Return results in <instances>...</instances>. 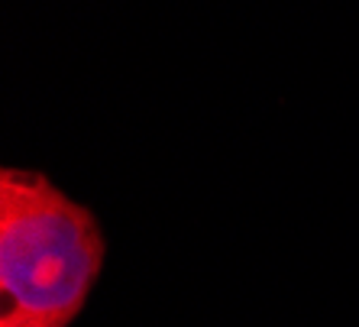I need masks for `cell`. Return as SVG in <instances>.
Returning <instances> with one entry per match:
<instances>
[{
    "label": "cell",
    "mask_w": 359,
    "mask_h": 327,
    "mask_svg": "<svg viewBox=\"0 0 359 327\" xmlns=\"http://www.w3.org/2000/svg\"><path fill=\"white\" fill-rule=\"evenodd\" d=\"M107 262L88 204L46 172L0 168V327H72Z\"/></svg>",
    "instance_id": "1"
}]
</instances>
